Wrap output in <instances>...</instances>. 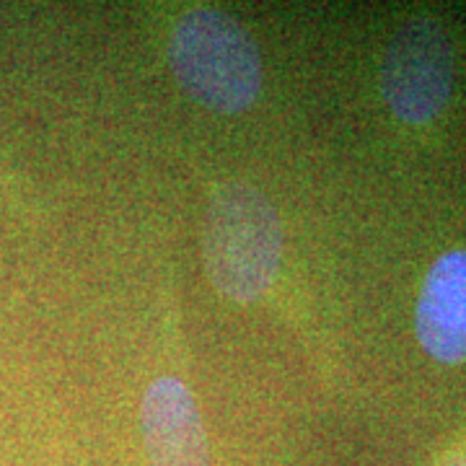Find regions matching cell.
<instances>
[{
  "mask_svg": "<svg viewBox=\"0 0 466 466\" xmlns=\"http://www.w3.org/2000/svg\"><path fill=\"white\" fill-rule=\"evenodd\" d=\"M283 259V223L278 210L249 184L226 182L210 195L202 218V262L226 299H262Z\"/></svg>",
  "mask_w": 466,
  "mask_h": 466,
  "instance_id": "1",
  "label": "cell"
},
{
  "mask_svg": "<svg viewBox=\"0 0 466 466\" xmlns=\"http://www.w3.org/2000/svg\"><path fill=\"white\" fill-rule=\"evenodd\" d=\"M177 81L218 115H241L262 91V60L249 32L223 11L195 8L179 18L168 42Z\"/></svg>",
  "mask_w": 466,
  "mask_h": 466,
  "instance_id": "2",
  "label": "cell"
},
{
  "mask_svg": "<svg viewBox=\"0 0 466 466\" xmlns=\"http://www.w3.org/2000/svg\"><path fill=\"white\" fill-rule=\"evenodd\" d=\"M456 52L441 21H404L383 52L381 91L389 109L407 125H428L449 106Z\"/></svg>",
  "mask_w": 466,
  "mask_h": 466,
  "instance_id": "3",
  "label": "cell"
},
{
  "mask_svg": "<svg viewBox=\"0 0 466 466\" xmlns=\"http://www.w3.org/2000/svg\"><path fill=\"white\" fill-rule=\"evenodd\" d=\"M140 420L150 466H210L198 401L179 379L150 383Z\"/></svg>",
  "mask_w": 466,
  "mask_h": 466,
  "instance_id": "4",
  "label": "cell"
},
{
  "mask_svg": "<svg viewBox=\"0 0 466 466\" xmlns=\"http://www.w3.org/2000/svg\"><path fill=\"white\" fill-rule=\"evenodd\" d=\"M417 339L438 363L466 360V251L456 249L435 259L420 300Z\"/></svg>",
  "mask_w": 466,
  "mask_h": 466,
  "instance_id": "5",
  "label": "cell"
},
{
  "mask_svg": "<svg viewBox=\"0 0 466 466\" xmlns=\"http://www.w3.org/2000/svg\"><path fill=\"white\" fill-rule=\"evenodd\" d=\"M443 466H466V446L451 451L449 456L443 459Z\"/></svg>",
  "mask_w": 466,
  "mask_h": 466,
  "instance_id": "6",
  "label": "cell"
}]
</instances>
